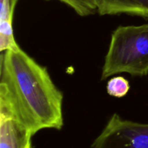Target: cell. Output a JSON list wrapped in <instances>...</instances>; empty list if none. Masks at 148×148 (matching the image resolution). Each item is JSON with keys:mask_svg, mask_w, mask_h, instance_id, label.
Masks as SVG:
<instances>
[{"mask_svg": "<svg viewBox=\"0 0 148 148\" xmlns=\"http://www.w3.org/2000/svg\"><path fill=\"white\" fill-rule=\"evenodd\" d=\"M0 99L10 105L33 135L45 129L63 127V93L47 68L20 46L1 52Z\"/></svg>", "mask_w": 148, "mask_h": 148, "instance_id": "obj_1", "label": "cell"}, {"mask_svg": "<svg viewBox=\"0 0 148 148\" xmlns=\"http://www.w3.org/2000/svg\"><path fill=\"white\" fill-rule=\"evenodd\" d=\"M121 73L133 77L148 75V23L119 26L111 34L101 80Z\"/></svg>", "mask_w": 148, "mask_h": 148, "instance_id": "obj_2", "label": "cell"}, {"mask_svg": "<svg viewBox=\"0 0 148 148\" xmlns=\"http://www.w3.org/2000/svg\"><path fill=\"white\" fill-rule=\"evenodd\" d=\"M92 148H148V124L113 114L94 140Z\"/></svg>", "mask_w": 148, "mask_h": 148, "instance_id": "obj_3", "label": "cell"}, {"mask_svg": "<svg viewBox=\"0 0 148 148\" xmlns=\"http://www.w3.org/2000/svg\"><path fill=\"white\" fill-rule=\"evenodd\" d=\"M100 15L126 14L148 19V0H97Z\"/></svg>", "mask_w": 148, "mask_h": 148, "instance_id": "obj_5", "label": "cell"}, {"mask_svg": "<svg viewBox=\"0 0 148 148\" xmlns=\"http://www.w3.org/2000/svg\"><path fill=\"white\" fill-rule=\"evenodd\" d=\"M18 0H0V51L19 47L13 30V17Z\"/></svg>", "mask_w": 148, "mask_h": 148, "instance_id": "obj_6", "label": "cell"}, {"mask_svg": "<svg viewBox=\"0 0 148 148\" xmlns=\"http://www.w3.org/2000/svg\"><path fill=\"white\" fill-rule=\"evenodd\" d=\"M130 89V82L124 77H114L107 82V92L108 95L114 98H123L127 95Z\"/></svg>", "mask_w": 148, "mask_h": 148, "instance_id": "obj_8", "label": "cell"}, {"mask_svg": "<svg viewBox=\"0 0 148 148\" xmlns=\"http://www.w3.org/2000/svg\"><path fill=\"white\" fill-rule=\"evenodd\" d=\"M51 1V0H46ZM72 8L78 15L87 17L98 12L97 0H57Z\"/></svg>", "mask_w": 148, "mask_h": 148, "instance_id": "obj_7", "label": "cell"}, {"mask_svg": "<svg viewBox=\"0 0 148 148\" xmlns=\"http://www.w3.org/2000/svg\"><path fill=\"white\" fill-rule=\"evenodd\" d=\"M33 136L9 104L0 99V148H30Z\"/></svg>", "mask_w": 148, "mask_h": 148, "instance_id": "obj_4", "label": "cell"}]
</instances>
